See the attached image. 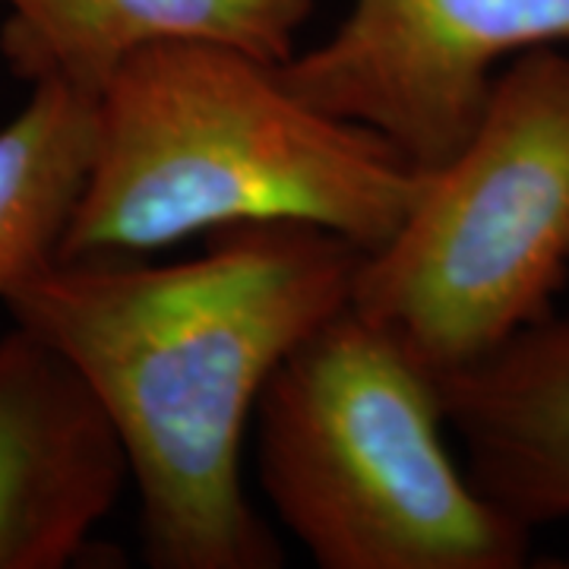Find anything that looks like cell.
<instances>
[{
    "mask_svg": "<svg viewBox=\"0 0 569 569\" xmlns=\"http://www.w3.org/2000/svg\"><path fill=\"white\" fill-rule=\"evenodd\" d=\"M545 44H569V0H351L332 36L279 73L430 171L468 140L500 67Z\"/></svg>",
    "mask_w": 569,
    "mask_h": 569,
    "instance_id": "cell-5",
    "label": "cell"
},
{
    "mask_svg": "<svg viewBox=\"0 0 569 569\" xmlns=\"http://www.w3.org/2000/svg\"><path fill=\"white\" fill-rule=\"evenodd\" d=\"M567 282L569 51L545 44L500 67L468 140L365 253L351 307L440 377L548 320Z\"/></svg>",
    "mask_w": 569,
    "mask_h": 569,
    "instance_id": "cell-4",
    "label": "cell"
},
{
    "mask_svg": "<svg viewBox=\"0 0 569 569\" xmlns=\"http://www.w3.org/2000/svg\"><path fill=\"white\" fill-rule=\"evenodd\" d=\"M130 478L104 408L61 351L0 339V569L70 567Z\"/></svg>",
    "mask_w": 569,
    "mask_h": 569,
    "instance_id": "cell-6",
    "label": "cell"
},
{
    "mask_svg": "<svg viewBox=\"0 0 569 569\" xmlns=\"http://www.w3.org/2000/svg\"><path fill=\"white\" fill-rule=\"evenodd\" d=\"M425 171L305 102L279 63L219 41H156L96 96L92 156L61 257H149L197 234L301 222L383 247Z\"/></svg>",
    "mask_w": 569,
    "mask_h": 569,
    "instance_id": "cell-2",
    "label": "cell"
},
{
    "mask_svg": "<svg viewBox=\"0 0 569 569\" xmlns=\"http://www.w3.org/2000/svg\"><path fill=\"white\" fill-rule=\"evenodd\" d=\"M475 488L519 526L569 519V313L437 377Z\"/></svg>",
    "mask_w": 569,
    "mask_h": 569,
    "instance_id": "cell-7",
    "label": "cell"
},
{
    "mask_svg": "<svg viewBox=\"0 0 569 569\" xmlns=\"http://www.w3.org/2000/svg\"><path fill=\"white\" fill-rule=\"evenodd\" d=\"M365 250L301 222L234 224L190 260H54L3 305L73 365L121 440L156 569H276L244 493V440L269 377L351 305Z\"/></svg>",
    "mask_w": 569,
    "mask_h": 569,
    "instance_id": "cell-1",
    "label": "cell"
},
{
    "mask_svg": "<svg viewBox=\"0 0 569 569\" xmlns=\"http://www.w3.org/2000/svg\"><path fill=\"white\" fill-rule=\"evenodd\" d=\"M96 96L36 82L22 111L0 127V301L61 257L86 183Z\"/></svg>",
    "mask_w": 569,
    "mask_h": 569,
    "instance_id": "cell-9",
    "label": "cell"
},
{
    "mask_svg": "<svg viewBox=\"0 0 569 569\" xmlns=\"http://www.w3.org/2000/svg\"><path fill=\"white\" fill-rule=\"evenodd\" d=\"M257 478L320 569H516L531 531L447 447L437 373L348 305L269 377Z\"/></svg>",
    "mask_w": 569,
    "mask_h": 569,
    "instance_id": "cell-3",
    "label": "cell"
},
{
    "mask_svg": "<svg viewBox=\"0 0 569 569\" xmlns=\"http://www.w3.org/2000/svg\"><path fill=\"white\" fill-rule=\"evenodd\" d=\"M0 54L26 82L99 96L133 51L174 39L219 41L282 63L313 0H0Z\"/></svg>",
    "mask_w": 569,
    "mask_h": 569,
    "instance_id": "cell-8",
    "label": "cell"
}]
</instances>
